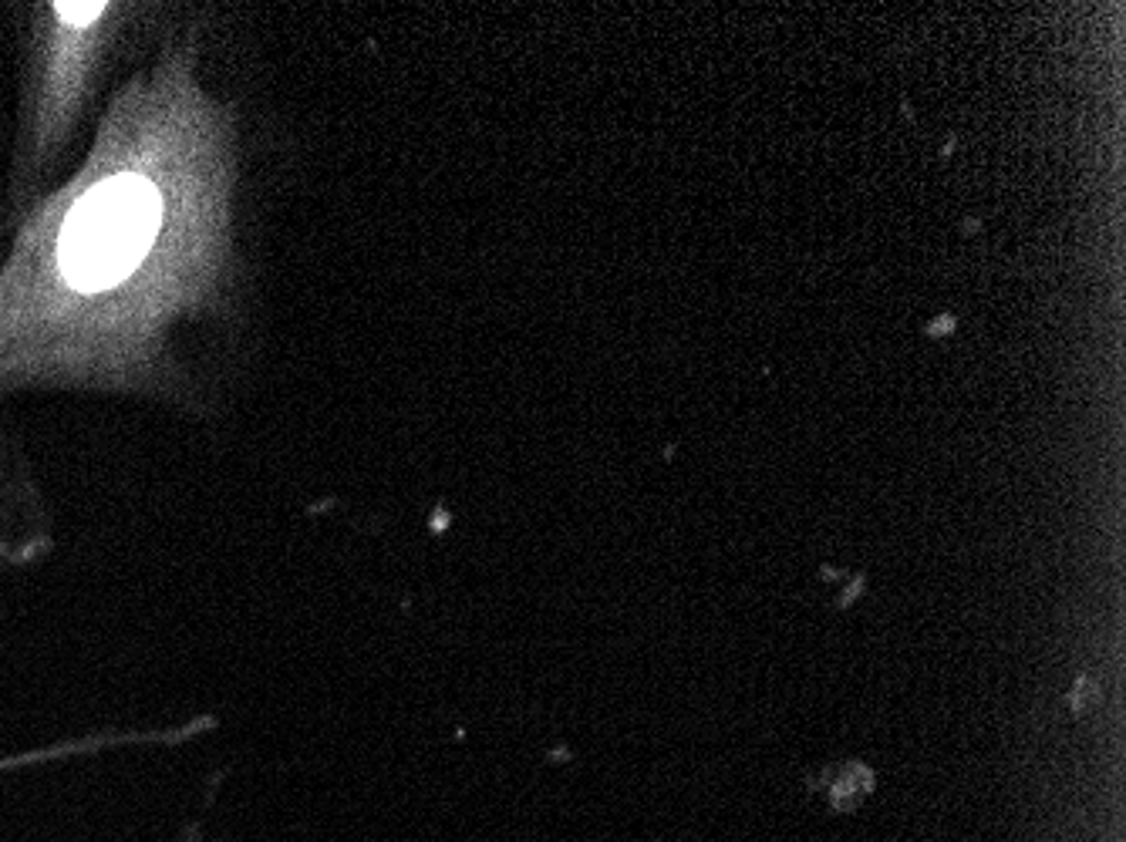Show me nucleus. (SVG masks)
Instances as JSON below:
<instances>
[{
  "label": "nucleus",
  "instance_id": "obj_7",
  "mask_svg": "<svg viewBox=\"0 0 1126 842\" xmlns=\"http://www.w3.org/2000/svg\"><path fill=\"white\" fill-rule=\"evenodd\" d=\"M864 587H867V583H864V577H856V580L847 587V593L840 596V606H850V603H853V596H856L860 590H864Z\"/></svg>",
  "mask_w": 1126,
  "mask_h": 842
},
{
  "label": "nucleus",
  "instance_id": "obj_6",
  "mask_svg": "<svg viewBox=\"0 0 1126 842\" xmlns=\"http://www.w3.org/2000/svg\"><path fill=\"white\" fill-rule=\"evenodd\" d=\"M954 327H958V317H954V314H938L931 324H927V337H935V341H938V337L954 334Z\"/></svg>",
  "mask_w": 1126,
  "mask_h": 842
},
{
  "label": "nucleus",
  "instance_id": "obj_5",
  "mask_svg": "<svg viewBox=\"0 0 1126 842\" xmlns=\"http://www.w3.org/2000/svg\"><path fill=\"white\" fill-rule=\"evenodd\" d=\"M1097 701H1100V688L1092 684L1089 678H1079V681H1076V691H1073V712H1076V715H1086Z\"/></svg>",
  "mask_w": 1126,
  "mask_h": 842
},
{
  "label": "nucleus",
  "instance_id": "obj_4",
  "mask_svg": "<svg viewBox=\"0 0 1126 842\" xmlns=\"http://www.w3.org/2000/svg\"><path fill=\"white\" fill-rule=\"evenodd\" d=\"M115 741H128V738H88V741H68V745H51V749H41V752H27V755L4 758V762H0V771L17 768V765H35V762L64 758V755H78V752L85 755V752H95V749H102V745H115Z\"/></svg>",
  "mask_w": 1126,
  "mask_h": 842
},
{
  "label": "nucleus",
  "instance_id": "obj_3",
  "mask_svg": "<svg viewBox=\"0 0 1126 842\" xmlns=\"http://www.w3.org/2000/svg\"><path fill=\"white\" fill-rule=\"evenodd\" d=\"M826 779H830V786H826V795H830V805L840 808V813H850V808H856L874 789V771L867 765H860V762H850L840 771H826Z\"/></svg>",
  "mask_w": 1126,
  "mask_h": 842
},
{
  "label": "nucleus",
  "instance_id": "obj_8",
  "mask_svg": "<svg viewBox=\"0 0 1126 842\" xmlns=\"http://www.w3.org/2000/svg\"><path fill=\"white\" fill-rule=\"evenodd\" d=\"M965 233H968V236H972V233H981V223H978V219H968V223H965Z\"/></svg>",
  "mask_w": 1126,
  "mask_h": 842
},
{
  "label": "nucleus",
  "instance_id": "obj_1",
  "mask_svg": "<svg viewBox=\"0 0 1126 842\" xmlns=\"http://www.w3.org/2000/svg\"><path fill=\"white\" fill-rule=\"evenodd\" d=\"M237 128L207 95L196 41L132 75L0 263V394L155 391L173 334L213 314L234 274Z\"/></svg>",
  "mask_w": 1126,
  "mask_h": 842
},
{
  "label": "nucleus",
  "instance_id": "obj_2",
  "mask_svg": "<svg viewBox=\"0 0 1126 842\" xmlns=\"http://www.w3.org/2000/svg\"><path fill=\"white\" fill-rule=\"evenodd\" d=\"M27 11V91L17 162L24 186L38 183L68 149L139 8L115 0H51Z\"/></svg>",
  "mask_w": 1126,
  "mask_h": 842
}]
</instances>
